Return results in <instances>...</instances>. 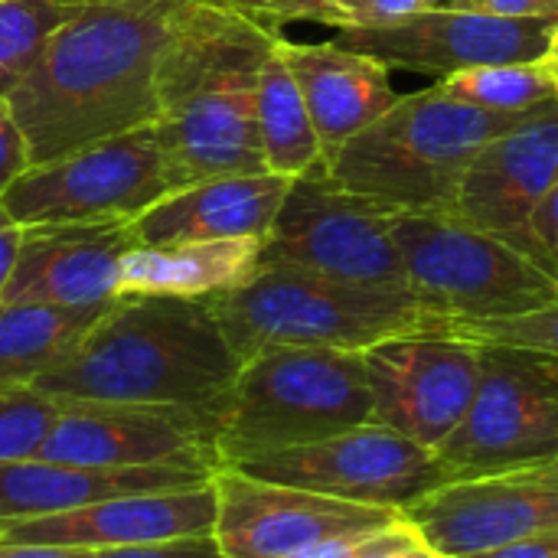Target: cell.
Returning a JSON list of instances; mask_svg holds the SVG:
<instances>
[{
    "label": "cell",
    "mask_w": 558,
    "mask_h": 558,
    "mask_svg": "<svg viewBox=\"0 0 558 558\" xmlns=\"http://www.w3.org/2000/svg\"><path fill=\"white\" fill-rule=\"evenodd\" d=\"M216 471L199 464H150V468H85L43 458L0 464V523L56 517L101 500L131 494L186 490L209 484Z\"/></svg>",
    "instance_id": "obj_21"
},
{
    "label": "cell",
    "mask_w": 558,
    "mask_h": 558,
    "mask_svg": "<svg viewBox=\"0 0 558 558\" xmlns=\"http://www.w3.org/2000/svg\"><path fill=\"white\" fill-rule=\"evenodd\" d=\"M435 3L438 0H353V26H386Z\"/></svg>",
    "instance_id": "obj_34"
},
{
    "label": "cell",
    "mask_w": 558,
    "mask_h": 558,
    "mask_svg": "<svg viewBox=\"0 0 558 558\" xmlns=\"http://www.w3.org/2000/svg\"><path fill=\"white\" fill-rule=\"evenodd\" d=\"M402 517L441 558L558 533V464L441 484Z\"/></svg>",
    "instance_id": "obj_16"
},
{
    "label": "cell",
    "mask_w": 558,
    "mask_h": 558,
    "mask_svg": "<svg viewBox=\"0 0 558 558\" xmlns=\"http://www.w3.org/2000/svg\"><path fill=\"white\" fill-rule=\"evenodd\" d=\"M558 20L500 16L481 0H448L386 26L337 29L333 43L366 52L389 69L454 75L481 65L539 62Z\"/></svg>",
    "instance_id": "obj_13"
},
{
    "label": "cell",
    "mask_w": 558,
    "mask_h": 558,
    "mask_svg": "<svg viewBox=\"0 0 558 558\" xmlns=\"http://www.w3.org/2000/svg\"><path fill=\"white\" fill-rule=\"evenodd\" d=\"M438 85L468 105L490 111H543L558 101L556 82L549 78L543 59L539 62H507V65H481L438 78Z\"/></svg>",
    "instance_id": "obj_27"
},
{
    "label": "cell",
    "mask_w": 558,
    "mask_h": 558,
    "mask_svg": "<svg viewBox=\"0 0 558 558\" xmlns=\"http://www.w3.org/2000/svg\"><path fill=\"white\" fill-rule=\"evenodd\" d=\"M199 0H95L46 46L36 69L10 95L29 147L46 163L75 147L150 128L177 43Z\"/></svg>",
    "instance_id": "obj_1"
},
{
    "label": "cell",
    "mask_w": 558,
    "mask_h": 558,
    "mask_svg": "<svg viewBox=\"0 0 558 558\" xmlns=\"http://www.w3.org/2000/svg\"><path fill=\"white\" fill-rule=\"evenodd\" d=\"M59 402L46 399L33 386L0 389V464L36 458L46 432L52 428Z\"/></svg>",
    "instance_id": "obj_29"
},
{
    "label": "cell",
    "mask_w": 558,
    "mask_h": 558,
    "mask_svg": "<svg viewBox=\"0 0 558 558\" xmlns=\"http://www.w3.org/2000/svg\"><path fill=\"white\" fill-rule=\"evenodd\" d=\"M209 304L239 363L281 347L366 353L396 337L445 330V320L425 311L412 291L366 288L298 268L258 265L245 284L209 298Z\"/></svg>",
    "instance_id": "obj_6"
},
{
    "label": "cell",
    "mask_w": 558,
    "mask_h": 558,
    "mask_svg": "<svg viewBox=\"0 0 558 558\" xmlns=\"http://www.w3.org/2000/svg\"><path fill=\"white\" fill-rule=\"evenodd\" d=\"M0 558H92V549L46 543H0Z\"/></svg>",
    "instance_id": "obj_38"
},
{
    "label": "cell",
    "mask_w": 558,
    "mask_h": 558,
    "mask_svg": "<svg viewBox=\"0 0 558 558\" xmlns=\"http://www.w3.org/2000/svg\"><path fill=\"white\" fill-rule=\"evenodd\" d=\"M180 190L154 128L124 131L29 163L3 193L0 209L20 226H65L134 219Z\"/></svg>",
    "instance_id": "obj_9"
},
{
    "label": "cell",
    "mask_w": 558,
    "mask_h": 558,
    "mask_svg": "<svg viewBox=\"0 0 558 558\" xmlns=\"http://www.w3.org/2000/svg\"><path fill=\"white\" fill-rule=\"evenodd\" d=\"M487 10L500 16H523V20H558V0H481Z\"/></svg>",
    "instance_id": "obj_37"
},
{
    "label": "cell",
    "mask_w": 558,
    "mask_h": 558,
    "mask_svg": "<svg viewBox=\"0 0 558 558\" xmlns=\"http://www.w3.org/2000/svg\"><path fill=\"white\" fill-rule=\"evenodd\" d=\"M141 245L131 219L23 229L0 304L101 307L118 298L121 258Z\"/></svg>",
    "instance_id": "obj_18"
},
{
    "label": "cell",
    "mask_w": 558,
    "mask_h": 558,
    "mask_svg": "<svg viewBox=\"0 0 558 558\" xmlns=\"http://www.w3.org/2000/svg\"><path fill=\"white\" fill-rule=\"evenodd\" d=\"M543 65H546V72H549V78L556 82V88H558V23H556V29H553V39H549V49H546V56H543Z\"/></svg>",
    "instance_id": "obj_40"
},
{
    "label": "cell",
    "mask_w": 558,
    "mask_h": 558,
    "mask_svg": "<svg viewBox=\"0 0 558 558\" xmlns=\"http://www.w3.org/2000/svg\"><path fill=\"white\" fill-rule=\"evenodd\" d=\"M92 558H226L213 533L183 536L167 543H144V546H118V549H95Z\"/></svg>",
    "instance_id": "obj_32"
},
{
    "label": "cell",
    "mask_w": 558,
    "mask_h": 558,
    "mask_svg": "<svg viewBox=\"0 0 558 558\" xmlns=\"http://www.w3.org/2000/svg\"><path fill=\"white\" fill-rule=\"evenodd\" d=\"M435 458L448 484L556 464L558 360L513 347H481L471 409Z\"/></svg>",
    "instance_id": "obj_8"
},
{
    "label": "cell",
    "mask_w": 558,
    "mask_h": 558,
    "mask_svg": "<svg viewBox=\"0 0 558 558\" xmlns=\"http://www.w3.org/2000/svg\"><path fill=\"white\" fill-rule=\"evenodd\" d=\"M350 558H441L418 533L415 526L402 517L392 526L369 533L363 539H356Z\"/></svg>",
    "instance_id": "obj_31"
},
{
    "label": "cell",
    "mask_w": 558,
    "mask_h": 558,
    "mask_svg": "<svg viewBox=\"0 0 558 558\" xmlns=\"http://www.w3.org/2000/svg\"><path fill=\"white\" fill-rule=\"evenodd\" d=\"M20 239H23V229L0 209V291L7 288V281L13 275L16 252H20Z\"/></svg>",
    "instance_id": "obj_39"
},
{
    "label": "cell",
    "mask_w": 558,
    "mask_h": 558,
    "mask_svg": "<svg viewBox=\"0 0 558 558\" xmlns=\"http://www.w3.org/2000/svg\"><path fill=\"white\" fill-rule=\"evenodd\" d=\"M248 477L314 490L363 507H386L405 513L432 490L448 484L435 451L412 438L366 422L314 445L278 451L239 464Z\"/></svg>",
    "instance_id": "obj_11"
},
{
    "label": "cell",
    "mask_w": 558,
    "mask_h": 558,
    "mask_svg": "<svg viewBox=\"0 0 558 558\" xmlns=\"http://www.w3.org/2000/svg\"><path fill=\"white\" fill-rule=\"evenodd\" d=\"M85 3H95V0H85Z\"/></svg>",
    "instance_id": "obj_41"
},
{
    "label": "cell",
    "mask_w": 558,
    "mask_h": 558,
    "mask_svg": "<svg viewBox=\"0 0 558 558\" xmlns=\"http://www.w3.org/2000/svg\"><path fill=\"white\" fill-rule=\"evenodd\" d=\"M441 333L464 337L481 347H513L558 360V298L549 304L504 320H477V324H448Z\"/></svg>",
    "instance_id": "obj_28"
},
{
    "label": "cell",
    "mask_w": 558,
    "mask_h": 558,
    "mask_svg": "<svg viewBox=\"0 0 558 558\" xmlns=\"http://www.w3.org/2000/svg\"><path fill=\"white\" fill-rule=\"evenodd\" d=\"M281 56L311 111L314 131L324 147V163L350 137L366 131L399 101L389 82L392 69L386 62L347 49L333 39L327 43L281 39Z\"/></svg>",
    "instance_id": "obj_22"
},
{
    "label": "cell",
    "mask_w": 558,
    "mask_h": 558,
    "mask_svg": "<svg viewBox=\"0 0 558 558\" xmlns=\"http://www.w3.org/2000/svg\"><path fill=\"white\" fill-rule=\"evenodd\" d=\"M281 29L199 0L173 56L163 111L150 124L180 186L265 173L255 92Z\"/></svg>",
    "instance_id": "obj_3"
},
{
    "label": "cell",
    "mask_w": 558,
    "mask_h": 558,
    "mask_svg": "<svg viewBox=\"0 0 558 558\" xmlns=\"http://www.w3.org/2000/svg\"><path fill=\"white\" fill-rule=\"evenodd\" d=\"M530 226H533L536 248L543 252V258L558 271V180L546 190V196L539 199Z\"/></svg>",
    "instance_id": "obj_35"
},
{
    "label": "cell",
    "mask_w": 558,
    "mask_h": 558,
    "mask_svg": "<svg viewBox=\"0 0 558 558\" xmlns=\"http://www.w3.org/2000/svg\"><path fill=\"white\" fill-rule=\"evenodd\" d=\"M239 366L209 298L121 294L33 389L52 402L209 409Z\"/></svg>",
    "instance_id": "obj_2"
},
{
    "label": "cell",
    "mask_w": 558,
    "mask_h": 558,
    "mask_svg": "<svg viewBox=\"0 0 558 558\" xmlns=\"http://www.w3.org/2000/svg\"><path fill=\"white\" fill-rule=\"evenodd\" d=\"M281 39L275 43V49L268 52V59L262 62V72H258L255 118H258L265 170L298 180V177L324 167V147L314 131L304 95L281 56Z\"/></svg>",
    "instance_id": "obj_24"
},
{
    "label": "cell",
    "mask_w": 558,
    "mask_h": 558,
    "mask_svg": "<svg viewBox=\"0 0 558 558\" xmlns=\"http://www.w3.org/2000/svg\"><path fill=\"white\" fill-rule=\"evenodd\" d=\"M373 418L438 451L471 409L481 347L451 333H409L363 353Z\"/></svg>",
    "instance_id": "obj_14"
},
{
    "label": "cell",
    "mask_w": 558,
    "mask_h": 558,
    "mask_svg": "<svg viewBox=\"0 0 558 558\" xmlns=\"http://www.w3.org/2000/svg\"><path fill=\"white\" fill-rule=\"evenodd\" d=\"M206 412L219 468H239L376 422L363 353L298 347L245 360L229 392Z\"/></svg>",
    "instance_id": "obj_5"
},
{
    "label": "cell",
    "mask_w": 558,
    "mask_h": 558,
    "mask_svg": "<svg viewBox=\"0 0 558 558\" xmlns=\"http://www.w3.org/2000/svg\"><path fill=\"white\" fill-rule=\"evenodd\" d=\"M219 7L235 10L271 29H281L298 20L333 26V29L353 26V0H219Z\"/></svg>",
    "instance_id": "obj_30"
},
{
    "label": "cell",
    "mask_w": 558,
    "mask_h": 558,
    "mask_svg": "<svg viewBox=\"0 0 558 558\" xmlns=\"http://www.w3.org/2000/svg\"><path fill=\"white\" fill-rule=\"evenodd\" d=\"M409 291L448 324L530 314L558 298V275L454 213H396Z\"/></svg>",
    "instance_id": "obj_7"
},
{
    "label": "cell",
    "mask_w": 558,
    "mask_h": 558,
    "mask_svg": "<svg viewBox=\"0 0 558 558\" xmlns=\"http://www.w3.org/2000/svg\"><path fill=\"white\" fill-rule=\"evenodd\" d=\"M558 180V101L497 134L474 157L454 216L510 242L549 271H556L533 239V213ZM558 275V271H556Z\"/></svg>",
    "instance_id": "obj_17"
},
{
    "label": "cell",
    "mask_w": 558,
    "mask_h": 558,
    "mask_svg": "<svg viewBox=\"0 0 558 558\" xmlns=\"http://www.w3.org/2000/svg\"><path fill=\"white\" fill-rule=\"evenodd\" d=\"M213 3H219V0H213Z\"/></svg>",
    "instance_id": "obj_42"
},
{
    "label": "cell",
    "mask_w": 558,
    "mask_h": 558,
    "mask_svg": "<svg viewBox=\"0 0 558 558\" xmlns=\"http://www.w3.org/2000/svg\"><path fill=\"white\" fill-rule=\"evenodd\" d=\"M213 523H216V487L209 481L186 490L131 494L56 517L0 523V543L78 546L95 553V549L203 536L213 533Z\"/></svg>",
    "instance_id": "obj_19"
},
{
    "label": "cell",
    "mask_w": 558,
    "mask_h": 558,
    "mask_svg": "<svg viewBox=\"0 0 558 558\" xmlns=\"http://www.w3.org/2000/svg\"><path fill=\"white\" fill-rule=\"evenodd\" d=\"M464 558H558V533L526 536V539H517V543H507V546Z\"/></svg>",
    "instance_id": "obj_36"
},
{
    "label": "cell",
    "mask_w": 558,
    "mask_h": 558,
    "mask_svg": "<svg viewBox=\"0 0 558 558\" xmlns=\"http://www.w3.org/2000/svg\"><path fill=\"white\" fill-rule=\"evenodd\" d=\"M539 111H490L438 82L399 101L327 157V177L392 213H454L461 183L487 141Z\"/></svg>",
    "instance_id": "obj_4"
},
{
    "label": "cell",
    "mask_w": 558,
    "mask_h": 558,
    "mask_svg": "<svg viewBox=\"0 0 558 558\" xmlns=\"http://www.w3.org/2000/svg\"><path fill=\"white\" fill-rule=\"evenodd\" d=\"M265 239H209L134 245L118 268L121 294L216 298L245 284L262 265Z\"/></svg>",
    "instance_id": "obj_23"
},
{
    "label": "cell",
    "mask_w": 558,
    "mask_h": 558,
    "mask_svg": "<svg viewBox=\"0 0 558 558\" xmlns=\"http://www.w3.org/2000/svg\"><path fill=\"white\" fill-rule=\"evenodd\" d=\"M101 307L0 304V389L33 386L105 314Z\"/></svg>",
    "instance_id": "obj_25"
},
{
    "label": "cell",
    "mask_w": 558,
    "mask_h": 558,
    "mask_svg": "<svg viewBox=\"0 0 558 558\" xmlns=\"http://www.w3.org/2000/svg\"><path fill=\"white\" fill-rule=\"evenodd\" d=\"M556 464H558V458H556Z\"/></svg>",
    "instance_id": "obj_43"
},
{
    "label": "cell",
    "mask_w": 558,
    "mask_h": 558,
    "mask_svg": "<svg viewBox=\"0 0 558 558\" xmlns=\"http://www.w3.org/2000/svg\"><path fill=\"white\" fill-rule=\"evenodd\" d=\"M36 458L85 468L199 464L219 471L206 409L59 402Z\"/></svg>",
    "instance_id": "obj_15"
},
{
    "label": "cell",
    "mask_w": 558,
    "mask_h": 558,
    "mask_svg": "<svg viewBox=\"0 0 558 558\" xmlns=\"http://www.w3.org/2000/svg\"><path fill=\"white\" fill-rule=\"evenodd\" d=\"M213 539L226 558H301L320 546L369 536L402 513L386 507L347 504L314 490L248 477L239 468H219Z\"/></svg>",
    "instance_id": "obj_12"
},
{
    "label": "cell",
    "mask_w": 558,
    "mask_h": 558,
    "mask_svg": "<svg viewBox=\"0 0 558 558\" xmlns=\"http://www.w3.org/2000/svg\"><path fill=\"white\" fill-rule=\"evenodd\" d=\"M291 190L278 173H229L186 183L141 216L134 232L141 245L209 242V239H265Z\"/></svg>",
    "instance_id": "obj_20"
},
{
    "label": "cell",
    "mask_w": 558,
    "mask_h": 558,
    "mask_svg": "<svg viewBox=\"0 0 558 558\" xmlns=\"http://www.w3.org/2000/svg\"><path fill=\"white\" fill-rule=\"evenodd\" d=\"M85 0H0V98H10L43 59L49 39Z\"/></svg>",
    "instance_id": "obj_26"
},
{
    "label": "cell",
    "mask_w": 558,
    "mask_h": 558,
    "mask_svg": "<svg viewBox=\"0 0 558 558\" xmlns=\"http://www.w3.org/2000/svg\"><path fill=\"white\" fill-rule=\"evenodd\" d=\"M29 167V147L10 108V98H0V193Z\"/></svg>",
    "instance_id": "obj_33"
},
{
    "label": "cell",
    "mask_w": 558,
    "mask_h": 558,
    "mask_svg": "<svg viewBox=\"0 0 558 558\" xmlns=\"http://www.w3.org/2000/svg\"><path fill=\"white\" fill-rule=\"evenodd\" d=\"M392 219V209L337 186L317 167L291 180L278 219L262 242V265L409 291Z\"/></svg>",
    "instance_id": "obj_10"
}]
</instances>
